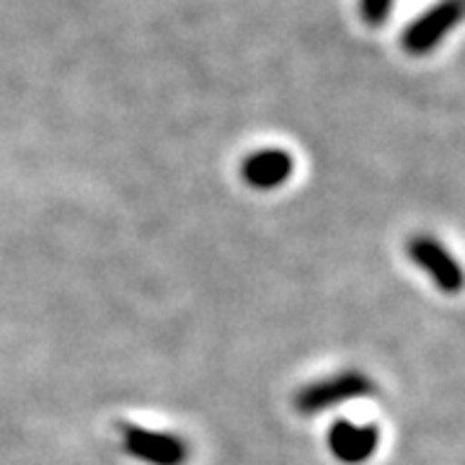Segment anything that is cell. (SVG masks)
I'll return each mask as SVG.
<instances>
[{
    "mask_svg": "<svg viewBox=\"0 0 465 465\" xmlns=\"http://www.w3.org/2000/svg\"><path fill=\"white\" fill-rule=\"evenodd\" d=\"M465 21V0H440L430 5L419 18H414L401 36V47L411 57L432 54L452 29Z\"/></svg>",
    "mask_w": 465,
    "mask_h": 465,
    "instance_id": "cell-1",
    "label": "cell"
},
{
    "mask_svg": "<svg viewBox=\"0 0 465 465\" xmlns=\"http://www.w3.org/2000/svg\"><path fill=\"white\" fill-rule=\"evenodd\" d=\"M406 253L432 284L445 295H458L465 290V269L432 235H414L406 243Z\"/></svg>",
    "mask_w": 465,
    "mask_h": 465,
    "instance_id": "cell-2",
    "label": "cell"
},
{
    "mask_svg": "<svg viewBox=\"0 0 465 465\" xmlns=\"http://www.w3.org/2000/svg\"><path fill=\"white\" fill-rule=\"evenodd\" d=\"M372 391H375V385L362 372H339L333 378L302 388L295 399V406L300 414H318V411H326L344 401L370 396Z\"/></svg>",
    "mask_w": 465,
    "mask_h": 465,
    "instance_id": "cell-3",
    "label": "cell"
},
{
    "mask_svg": "<svg viewBox=\"0 0 465 465\" xmlns=\"http://www.w3.org/2000/svg\"><path fill=\"white\" fill-rule=\"evenodd\" d=\"M122 442L124 450L150 465H182L186 460V448L179 437L163 432H150L143 427H122Z\"/></svg>",
    "mask_w": 465,
    "mask_h": 465,
    "instance_id": "cell-4",
    "label": "cell"
},
{
    "mask_svg": "<svg viewBox=\"0 0 465 465\" xmlns=\"http://www.w3.org/2000/svg\"><path fill=\"white\" fill-rule=\"evenodd\" d=\"M378 442H381V430L375 424H354L347 419H339L329 430V448L341 463H365L367 458L375 455Z\"/></svg>",
    "mask_w": 465,
    "mask_h": 465,
    "instance_id": "cell-5",
    "label": "cell"
},
{
    "mask_svg": "<svg viewBox=\"0 0 465 465\" xmlns=\"http://www.w3.org/2000/svg\"><path fill=\"white\" fill-rule=\"evenodd\" d=\"M292 168H295V161L287 150L264 148L251 153L241 163V176L253 189H277L292 176Z\"/></svg>",
    "mask_w": 465,
    "mask_h": 465,
    "instance_id": "cell-6",
    "label": "cell"
},
{
    "mask_svg": "<svg viewBox=\"0 0 465 465\" xmlns=\"http://www.w3.org/2000/svg\"><path fill=\"white\" fill-rule=\"evenodd\" d=\"M393 5H396V0H360V16L367 26L378 29L391 18Z\"/></svg>",
    "mask_w": 465,
    "mask_h": 465,
    "instance_id": "cell-7",
    "label": "cell"
}]
</instances>
